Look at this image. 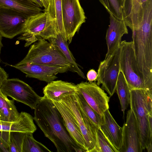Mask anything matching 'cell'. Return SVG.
<instances>
[{
    "label": "cell",
    "instance_id": "cell-1",
    "mask_svg": "<svg viewBox=\"0 0 152 152\" xmlns=\"http://www.w3.org/2000/svg\"><path fill=\"white\" fill-rule=\"evenodd\" d=\"M34 120L58 152H83L68 132L63 118L53 102L44 96L34 109Z\"/></svg>",
    "mask_w": 152,
    "mask_h": 152
},
{
    "label": "cell",
    "instance_id": "cell-2",
    "mask_svg": "<svg viewBox=\"0 0 152 152\" xmlns=\"http://www.w3.org/2000/svg\"><path fill=\"white\" fill-rule=\"evenodd\" d=\"M143 15L138 28L132 31L134 55L147 90L152 91V0L142 3Z\"/></svg>",
    "mask_w": 152,
    "mask_h": 152
},
{
    "label": "cell",
    "instance_id": "cell-3",
    "mask_svg": "<svg viewBox=\"0 0 152 152\" xmlns=\"http://www.w3.org/2000/svg\"><path fill=\"white\" fill-rule=\"evenodd\" d=\"M130 92L129 104L139 128L144 150L152 143L148 121L149 115L152 113V91L136 89L130 90Z\"/></svg>",
    "mask_w": 152,
    "mask_h": 152
},
{
    "label": "cell",
    "instance_id": "cell-4",
    "mask_svg": "<svg viewBox=\"0 0 152 152\" xmlns=\"http://www.w3.org/2000/svg\"><path fill=\"white\" fill-rule=\"evenodd\" d=\"M58 33L55 19L44 11L28 18L23 32L18 39L25 41L24 46L28 47L39 39L55 37Z\"/></svg>",
    "mask_w": 152,
    "mask_h": 152
},
{
    "label": "cell",
    "instance_id": "cell-5",
    "mask_svg": "<svg viewBox=\"0 0 152 152\" xmlns=\"http://www.w3.org/2000/svg\"><path fill=\"white\" fill-rule=\"evenodd\" d=\"M76 93H64L56 99L62 102L77 122L85 140L87 152H94L96 145V132L99 128L90 120L79 105Z\"/></svg>",
    "mask_w": 152,
    "mask_h": 152
},
{
    "label": "cell",
    "instance_id": "cell-6",
    "mask_svg": "<svg viewBox=\"0 0 152 152\" xmlns=\"http://www.w3.org/2000/svg\"><path fill=\"white\" fill-rule=\"evenodd\" d=\"M34 64L49 66H66L70 64L53 44L46 40L40 39L31 46L25 57L16 64Z\"/></svg>",
    "mask_w": 152,
    "mask_h": 152
},
{
    "label": "cell",
    "instance_id": "cell-7",
    "mask_svg": "<svg viewBox=\"0 0 152 152\" xmlns=\"http://www.w3.org/2000/svg\"><path fill=\"white\" fill-rule=\"evenodd\" d=\"M120 49V69L130 90L136 89L147 90L136 62L132 41H122Z\"/></svg>",
    "mask_w": 152,
    "mask_h": 152
},
{
    "label": "cell",
    "instance_id": "cell-8",
    "mask_svg": "<svg viewBox=\"0 0 152 152\" xmlns=\"http://www.w3.org/2000/svg\"><path fill=\"white\" fill-rule=\"evenodd\" d=\"M120 47L113 54L105 58L99 64L96 79L97 84H102L110 96L115 91L117 81L120 70Z\"/></svg>",
    "mask_w": 152,
    "mask_h": 152
},
{
    "label": "cell",
    "instance_id": "cell-9",
    "mask_svg": "<svg viewBox=\"0 0 152 152\" xmlns=\"http://www.w3.org/2000/svg\"><path fill=\"white\" fill-rule=\"evenodd\" d=\"M61 11L65 39L69 44L86 17L79 0H61Z\"/></svg>",
    "mask_w": 152,
    "mask_h": 152
},
{
    "label": "cell",
    "instance_id": "cell-10",
    "mask_svg": "<svg viewBox=\"0 0 152 152\" xmlns=\"http://www.w3.org/2000/svg\"><path fill=\"white\" fill-rule=\"evenodd\" d=\"M2 92L14 100L34 109L41 97L33 88L24 81L16 78L8 79L0 88Z\"/></svg>",
    "mask_w": 152,
    "mask_h": 152
},
{
    "label": "cell",
    "instance_id": "cell-11",
    "mask_svg": "<svg viewBox=\"0 0 152 152\" xmlns=\"http://www.w3.org/2000/svg\"><path fill=\"white\" fill-rule=\"evenodd\" d=\"M28 18L16 11L0 7V34L10 39L21 34Z\"/></svg>",
    "mask_w": 152,
    "mask_h": 152
},
{
    "label": "cell",
    "instance_id": "cell-12",
    "mask_svg": "<svg viewBox=\"0 0 152 152\" xmlns=\"http://www.w3.org/2000/svg\"><path fill=\"white\" fill-rule=\"evenodd\" d=\"M76 85L88 104L98 114L102 116L105 111L109 109L110 97L95 81L82 82Z\"/></svg>",
    "mask_w": 152,
    "mask_h": 152
},
{
    "label": "cell",
    "instance_id": "cell-13",
    "mask_svg": "<svg viewBox=\"0 0 152 152\" xmlns=\"http://www.w3.org/2000/svg\"><path fill=\"white\" fill-rule=\"evenodd\" d=\"M122 128V144L119 152H142L139 130L131 109L127 111L126 121Z\"/></svg>",
    "mask_w": 152,
    "mask_h": 152
},
{
    "label": "cell",
    "instance_id": "cell-14",
    "mask_svg": "<svg viewBox=\"0 0 152 152\" xmlns=\"http://www.w3.org/2000/svg\"><path fill=\"white\" fill-rule=\"evenodd\" d=\"M9 65L25 74L26 77L36 78L48 83L57 79V74L70 71V68L66 66L28 63L20 65Z\"/></svg>",
    "mask_w": 152,
    "mask_h": 152
},
{
    "label": "cell",
    "instance_id": "cell-15",
    "mask_svg": "<svg viewBox=\"0 0 152 152\" xmlns=\"http://www.w3.org/2000/svg\"><path fill=\"white\" fill-rule=\"evenodd\" d=\"M110 15V25L105 37L107 51L105 57L113 54L120 47L122 37L128 33L124 19H118L111 14Z\"/></svg>",
    "mask_w": 152,
    "mask_h": 152
},
{
    "label": "cell",
    "instance_id": "cell-16",
    "mask_svg": "<svg viewBox=\"0 0 152 152\" xmlns=\"http://www.w3.org/2000/svg\"><path fill=\"white\" fill-rule=\"evenodd\" d=\"M99 128L112 145L118 152L122 141V128L116 122L109 109L104 112Z\"/></svg>",
    "mask_w": 152,
    "mask_h": 152
},
{
    "label": "cell",
    "instance_id": "cell-17",
    "mask_svg": "<svg viewBox=\"0 0 152 152\" xmlns=\"http://www.w3.org/2000/svg\"><path fill=\"white\" fill-rule=\"evenodd\" d=\"M52 101L61 114L67 129L71 137L83 152H87L85 140L73 117L60 100L57 99Z\"/></svg>",
    "mask_w": 152,
    "mask_h": 152
},
{
    "label": "cell",
    "instance_id": "cell-18",
    "mask_svg": "<svg viewBox=\"0 0 152 152\" xmlns=\"http://www.w3.org/2000/svg\"><path fill=\"white\" fill-rule=\"evenodd\" d=\"M34 120V117L30 114L22 112L18 118L14 121L9 122L0 119V131L34 133L37 129Z\"/></svg>",
    "mask_w": 152,
    "mask_h": 152
},
{
    "label": "cell",
    "instance_id": "cell-19",
    "mask_svg": "<svg viewBox=\"0 0 152 152\" xmlns=\"http://www.w3.org/2000/svg\"><path fill=\"white\" fill-rule=\"evenodd\" d=\"M43 90L44 96L53 101L64 94L77 92L78 90L77 85L74 83L54 80L48 83Z\"/></svg>",
    "mask_w": 152,
    "mask_h": 152
},
{
    "label": "cell",
    "instance_id": "cell-20",
    "mask_svg": "<svg viewBox=\"0 0 152 152\" xmlns=\"http://www.w3.org/2000/svg\"><path fill=\"white\" fill-rule=\"evenodd\" d=\"M0 7L16 11L28 18L42 11L41 7L30 0H0Z\"/></svg>",
    "mask_w": 152,
    "mask_h": 152
},
{
    "label": "cell",
    "instance_id": "cell-21",
    "mask_svg": "<svg viewBox=\"0 0 152 152\" xmlns=\"http://www.w3.org/2000/svg\"><path fill=\"white\" fill-rule=\"evenodd\" d=\"M48 40L60 51L69 62L70 64V71L76 72L84 79H87L80 68V66L76 62L75 59L69 49L67 42L60 34L58 33L55 37Z\"/></svg>",
    "mask_w": 152,
    "mask_h": 152
},
{
    "label": "cell",
    "instance_id": "cell-22",
    "mask_svg": "<svg viewBox=\"0 0 152 152\" xmlns=\"http://www.w3.org/2000/svg\"><path fill=\"white\" fill-rule=\"evenodd\" d=\"M20 113L15 105L14 100H10L0 89V119L13 122L19 117Z\"/></svg>",
    "mask_w": 152,
    "mask_h": 152
},
{
    "label": "cell",
    "instance_id": "cell-23",
    "mask_svg": "<svg viewBox=\"0 0 152 152\" xmlns=\"http://www.w3.org/2000/svg\"><path fill=\"white\" fill-rule=\"evenodd\" d=\"M115 91L119 100L121 111L124 114L129 104L130 90L126 80L120 69L116 84Z\"/></svg>",
    "mask_w": 152,
    "mask_h": 152
},
{
    "label": "cell",
    "instance_id": "cell-24",
    "mask_svg": "<svg viewBox=\"0 0 152 152\" xmlns=\"http://www.w3.org/2000/svg\"><path fill=\"white\" fill-rule=\"evenodd\" d=\"M55 19L58 33L65 39V35L63 24L61 0H49L48 8L46 11Z\"/></svg>",
    "mask_w": 152,
    "mask_h": 152
},
{
    "label": "cell",
    "instance_id": "cell-25",
    "mask_svg": "<svg viewBox=\"0 0 152 152\" xmlns=\"http://www.w3.org/2000/svg\"><path fill=\"white\" fill-rule=\"evenodd\" d=\"M33 133H25L23 139L22 152H51L45 145L36 140Z\"/></svg>",
    "mask_w": 152,
    "mask_h": 152
},
{
    "label": "cell",
    "instance_id": "cell-26",
    "mask_svg": "<svg viewBox=\"0 0 152 152\" xmlns=\"http://www.w3.org/2000/svg\"><path fill=\"white\" fill-rule=\"evenodd\" d=\"M78 103L87 116L98 128L103 120L101 116L96 112L87 102L81 94L78 91L76 93Z\"/></svg>",
    "mask_w": 152,
    "mask_h": 152
},
{
    "label": "cell",
    "instance_id": "cell-27",
    "mask_svg": "<svg viewBox=\"0 0 152 152\" xmlns=\"http://www.w3.org/2000/svg\"><path fill=\"white\" fill-rule=\"evenodd\" d=\"M109 14L118 19H124L121 0H99Z\"/></svg>",
    "mask_w": 152,
    "mask_h": 152
},
{
    "label": "cell",
    "instance_id": "cell-28",
    "mask_svg": "<svg viewBox=\"0 0 152 152\" xmlns=\"http://www.w3.org/2000/svg\"><path fill=\"white\" fill-rule=\"evenodd\" d=\"M94 152H118L109 142L99 128L96 132V145Z\"/></svg>",
    "mask_w": 152,
    "mask_h": 152
},
{
    "label": "cell",
    "instance_id": "cell-29",
    "mask_svg": "<svg viewBox=\"0 0 152 152\" xmlns=\"http://www.w3.org/2000/svg\"><path fill=\"white\" fill-rule=\"evenodd\" d=\"M25 133L18 132H10V152H22L23 144Z\"/></svg>",
    "mask_w": 152,
    "mask_h": 152
},
{
    "label": "cell",
    "instance_id": "cell-30",
    "mask_svg": "<svg viewBox=\"0 0 152 152\" xmlns=\"http://www.w3.org/2000/svg\"><path fill=\"white\" fill-rule=\"evenodd\" d=\"M10 132L0 131V152H10Z\"/></svg>",
    "mask_w": 152,
    "mask_h": 152
},
{
    "label": "cell",
    "instance_id": "cell-31",
    "mask_svg": "<svg viewBox=\"0 0 152 152\" xmlns=\"http://www.w3.org/2000/svg\"><path fill=\"white\" fill-rule=\"evenodd\" d=\"M87 79L90 83L96 81L97 73L95 70L92 69L90 70L87 74Z\"/></svg>",
    "mask_w": 152,
    "mask_h": 152
},
{
    "label": "cell",
    "instance_id": "cell-32",
    "mask_svg": "<svg viewBox=\"0 0 152 152\" xmlns=\"http://www.w3.org/2000/svg\"><path fill=\"white\" fill-rule=\"evenodd\" d=\"M8 75L3 68L0 66V88L4 82L8 79Z\"/></svg>",
    "mask_w": 152,
    "mask_h": 152
},
{
    "label": "cell",
    "instance_id": "cell-33",
    "mask_svg": "<svg viewBox=\"0 0 152 152\" xmlns=\"http://www.w3.org/2000/svg\"><path fill=\"white\" fill-rule=\"evenodd\" d=\"M43 6L44 7V11L46 10L48 7L49 0H41Z\"/></svg>",
    "mask_w": 152,
    "mask_h": 152
},
{
    "label": "cell",
    "instance_id": "cell-34",
    "mask_svg": "<svg viewBox=\"0 0 152 152\" xmlns=\"http://www.w3.org/2000/svg\"><path fill=\"white\" fill-rule=\"evenodd\" d=\"M32 2L37 4L41 8L43 7L41 0H30Z\"/></svg>",
    "mask_w": 152,
    "mask_h": 152
},
{
    "label": "cell",
    "instance_id": "cell-35",
    "mask_svg": "<svg viewBox=\"0 0 152 152\" xmlns=\"http://www.w3.org/2000/svg\"><path fill=\"white\" fill-rule=\"evenodd\" d=\"M148 152H152V143H150L146 148Z\"/></svg>",
    "mask_w": 152,
    "mask_h": 152
},
{
    "label": "cell",
    "instance_id": "cell-36",
    "mask_svg": "<svg viewBox=\"0 0 152 152\" xmlns=\"http://www.w3.org/2000/svg\"><path fill=\"white\" fill-rule=\"evenodd\" d=\"M2 37L0 34V63L1 62V59L0 57V54L2 48L3 47V45L2 42Z\"/></svg>",
    "mask_w": 152,
    "mask_h": 152
},
{
    "label": "cell",
    "instance_id": "cell-37",
    "mask_svg": "<svg viewBox=\"0 0 152 152\" xmlns=\"http://www.w3.org/2000/svg\"><path fill=\"white\" fill-rule=\"evenodd\" d=\"M125 0H121V3L122 6L123 8L124 6Z\"/></svg>",
    "mask_w": 152,
    "mask_h": 152
},
{
    "label": "cell",
    "instance_id": "cell-38",
    "mask_svg": "<svg viewBox=\"0 0 152 152\" xmlns=\"http://www.w3.org/2000/svg\"><path fill=\"white\" fill-rule=\"evenodd\" d=\"M142 4L143 3L145 2V1H147L148 0H140Z\"/></svg>",
    "mask_w": 152,
    "mask_h": 152
}]
</instances>
